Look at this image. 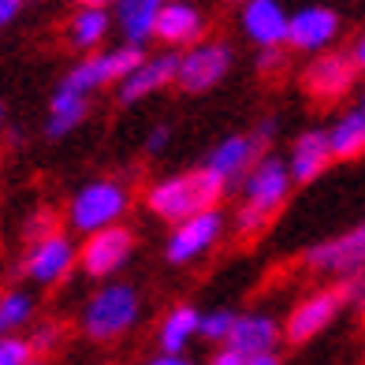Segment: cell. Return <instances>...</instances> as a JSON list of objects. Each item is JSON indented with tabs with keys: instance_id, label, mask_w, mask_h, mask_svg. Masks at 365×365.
<instances>
[{
	"instance_id": "obj_27",
	"label": "cell",
	"mask_w": 365,
	"mask_h": 365,
	"mask_svg": "<svg viewBox=\"0 0 365 365\" xmlns=\"http://www.w3.org/2000/svg\"><path fill=\"white\" fill-rule=\"evenodd\" d=\"M26 358H30V343L4 339V346H0V365H26Z\"/></svg>"
},
{
	"instance_id": "obj_15",
	"label": "cell",
	"mask_w": 365,
	"mask_h": 365,
	"mask_svg": "<svg viewBox=\"0 0 365 365\" xmlns=\"http://www.w3.org/2000/svg\"><path fill=\"white\" fill-rule=\"evenodd\" d=\"M336 15L324 11V8H309V11H298L291 19V30H287V41L294 48H317L324 45L331 34H336Z\"/></svg>"
},
{
	"instance_id": "obj_18",
	"label": "cell",
	"mask_w": 365,
	"mask_h": 365,
	"mask_svg": "<svg viewBox=\"0 0 365 365\" xmlns=\"http://www.w3.org/2000/svg\"><path fill=\"white\" fill-rule=\"evenodd\" d=\"M257 145H261L257 138H227V142L217 149V153L209 157L205 168H209V172H217L220 179H231L235 172L246 168V160L254 157V149H257Z\"/></svg>"
},
{
	"instance_id": "obj_22",
	"label": "cell",
	"mask_w": 365,
	"mask_h": 365,
	"mask_svg": "<svg viewBox=\"0 0 365 365\" xmlns=\"http://www.w3.org/2000/svg\"><path fill=\"white\" fill-rule=\"evenodd\" d=\"M82 112H86V105H82V97L78 93H56V101H53V123H48V135L60 138V135H68V130L82 120Z\"/></svg>"
},
{
	"instance_id": "obj_9",
	"label": "cell",
	"mask_w": 365,
	"mask_h": 365,
	"mask_svg": "<svg viewBox=\"0 0 365 365\" xmlns=\"http://www.w3.org/2000/svg\"><path fill=\"white\" fill-rule=\"evenodd\" d=\"M309 269H321V272H351L365 264V227H354L351 235L343 239H331L317 250H309Z\"/></svg>"
},
{
	"instance_id": "obj_6",
	"label": "cell",
	"mask_w": 365,
	"mask_h": 365,
	"mask_svg": "<svg viewBox=\"0 0 365 365\" xmlns=\"http://www.w3.org/2000/svg\"><path fill=\"white\" fill-rule=\"evenodd\" d=\"M354 82V60L351 56H321L317 63H309V71L302 75V86L317 105H331L351 90Z\"/></svg>"
},
{
	"instance_id": "obj_11",
	"label": "cell",
	"mask_w": 365,
	"mask_h": 365,
	"mask_svg": "<svg viewBox=\"0 0 365 365\" xmlns=\"http://www.w3.org/2000/svg\"><path fill=\"white\" fill-rule=\"evenodd\" d=\"M217 231H220V217H217V212H202V217L179 224V231H175L172 242H168V257H172V261H190V257H197L212 239H217Z\"/></svg>"
},
{
	"instance_id": "obj_16",
	"label": "cell",
	"mask_w": 365,
	"mask_h": 365,
	"mask_svg": "<svg viewBox=\"0 0 365 365\" xmlns=\"http://www.w3.org/2000/svg\"><path fill=\"white\" fill-rule=\"evenodd\" d=\"M231 351H239L242 358H257L269 354V346L276 343V324L269 317H242L231 328Z\"/></svg>"
},
{
	"instance_id": "obj_12",
	"label": "cell",
	"mask_w": 365,
	"mask_h": 365,
	"mask_svg": "<svg viewBox=\"0 0 365 365\" xmlns=\"http://www.w3.org/2000/svg\"><path fill=\"white\" fill-rule=\"evenodd\" d=\"M242 23H246V30H250V38L261 41L264 48H276L279 41L287 38V30H291V23L284 19L279 4H272V0H250Z\"/></svg>"
},
{
	"instance_id": "obj_24",
	"label": "cell",
	"mask_w": 365,
	"mask_h": 365,
	"mask_svg": "<svg viewBox=\"0 0 365 365\" xmlns=\"http://www.w3.org/2000/svg\"><path fill=\"white\" fill-rule=\"evenodd\" d=\"M194 328H197V313H194V309H187V306L175 309L172 317H168V324H164V331H160L164 351H172V354H175L179 346H182V339H187Z\"/></svg>"
},
{
	"instance_id": "obj_33",
	"label": "cell",
	"mask_w": 365,
	"mask_h": 365,
	"mask_svg": "<svg viewBox=\"0 0 365 365\" xmlns=\"http://www.w3.org/2000/svg\"><path fill=\"white\" fill-rule=\"evenodd\" d=\"M78 4H86V8H105L108 0H78Z\"/></svg>"
},
{
	"instance_id": "obj_19",
	"label": "cell",
	"mask_w": 365,
	"mask_h": 365,
	"mask_svg": "<svg viewBox=\"0 0 365 365\" xmlns=\"http://www.w3.org/2000/svg\"><path fill=\"white\" fill-rule=\"evenodd\" d=\"M328 138H331V157H339V160L365 153V115H346Z\"/></svg>"
},
{
	"instance_id": "obj_4",
	"label": "cell",
	"mask_w": 365,
	"mask_h": 365,
	"mask_svg": "<svg viewBox=\"0 0 365 365\" xmlns=\"http://www.w3.org/2000/svg\"><path fill=\"white\" fill-rule=\"evenodd\" d=\"M130 321H135V291L130 287H108L86 309V331L93 339H115Z\"/></svg>"
},
{
	"instance_id": "obj_36",
	"label": "cell",
	"mask_w": 365,
	"mask_h": 365,
	"mask_svg": "<svg viewBox=\"0 0 365 365\" xmlns=\"http://www.w3.org/2000/svg\"><path fill=\"white\" fill-rule=\"evenodd\" d=\"M361 115H365V108H361Z\"/></svg>"
},
{
	"instance_id": "obj_14",
	"label": "cell",
	"mask_w": 365,
	"mask_h": 365,
	"mask_svg": "<svg viewBox=\"0 0 365 365\" xmlns=\"http://www.w3.org/2000/svg\"><path fill=\"white\" fill-rule=\"evenodd\" d=\"M68 264H71V246L60 235H48V239L34 242V250L26 257V272L34 279H41V284H48V279L68 272Z\"/></svg>"
},
{
	"instance_id": "obj_1",
	"label": "cell",
	"mask_w": 365,
	"mask_h": 365,
	"mask_svg": "<svg viewBox=\"0 0 365 365\" xmlns=\"http://www.w3.org/2000/svg\"><path fill=\"white\" fill-rule=\"evenodd\" d=\"M224 190V179L217 172H190V175H175L168 182H160V187L149 190V209L157 212V217L164 220H194L202 217V212H209L212 205H217V197Z\"/></svg>"
},
{
	"instance_id": "obj_35",
	"label": "cell",
	"mask_w": 365,
	"mask_h": 365,
	"mask_svg": "<svg viewBox=\"0 0 365 365\" xmlns=\"http://www.w3.org/2000/svg\"><path fill=\"white\" fill-rule=\"evenodd\" d=\"M358 63H361V68H365V41L358 45Z\"/></svg>"
},
{
	"instance_id": "obj_13",
	"label": "cell",
	"mask_w": 365,
	"mask_h": 365,
	"mask_svg": "<svg viewBox=\"0 0 365 365\" xmlns=\"http://www.w3.org/2000/svg\"><path fill=\"white\" fill-rule=\"evenodd\" d=\"M179 56H157V60H145L138 71H130L127 78H123V90H120V97L123 101H138V97H145L149 90H157V86H164L168 78H179Z\"/></svg>"
},
{
	"instance_id": "obj_32",
	"label": "cell",
	"mask_w": 365,
	"mask_h": 365,
	"mask_svg": "<svg viewBox=\"0 0 365 365\" xmlns=\"http://www.w3.org/2000/svg\"><path fill=\"white\" fill-rule=\"evenodd\" d=\"M246 365H276L272 354H257V358H246Z\"/></svg>"
},
{
	"instance_id": "obj_34",
	"label": "cell",
	"mask_w": 365,
	"mask_h": 365,
	"mask_svg": "<svg viewBox=\"0 0 365 365\" xmlns=\"http://www.w3.org/2000/svg\"><path fill=\"white\" fill-rule=\"evenodd\" d=\"M153 365H187V361H179V358H160V361H153Z\"/></svg>"
},
{
	"instance_id": "obj_17",
	"label": "cell",
	"mask_w": 365,
	"mask_h": 365,
	"mask_svg": "<svg viewBox=\"0 0 365 365\" xmlns=\"http://www.w3.org/2000/svg\"><path fill=\"white\" fill-rule=\"evenodd\" d=\"M331 157V138L321 135V130H309V135L298 138L294 145V157H291V168H294V179L298 182H309L313 175H321V168Z\"/></svg>"
},
{
	"instance_id": "obj_21",
	"label": "cell",
	"mask_w": 365,
	"mask_h": 365,
	"mask_svg": "<svg viewBox=\"0 0 365 365\" xmlns=\"http://www.w3.org/2000/svg\"><path fill=\"white\" fill-rule=\"evenodd\" d=\"M157 34L164 41H187V38L197 34V15L182 4H168L157 15Z\"/></svg>"
},
{
	"instance_id": "obj_28",
	"label": "cell",
	"mask_w": 365,
	"mask_h": 365,
	"mask_svg": "<svg viewBox=\"0 0 365 365\" xmlns=\"http://www.w3.org/2000/svg\"><path fill=\"white\" fill-rule=\"evenodd\" d=\"M343 291H346V298H351V302L365 306V264H361V272H354L351 279H346Z\"/></svg>"
},
{
	"instance_id": "obj_29",
	"label": "cell",
	"mask_w": 365,
	"mask_h": 365,
	"mask_svg": "<svg viewBox=\"0 0 365 365\" xmlns=\"http://www.w3.org/2000/svg\"><path fill=\"white\" fill-rule=\"evenodd\" d=\"M53 343H56V328L48 324V328H41L38 336H34V351H48V346H53Z\"/></svg>"
},
{
	"instance_id": "obj_5",
	"label": "cell",
	"mask_w": 365,
	"mask_h": 365,
	"mask_svg": "<svg viewBox=\"0 0 365 365\" xmlns=\"http://www.w3.org/2000/svg\"><path fill=\"white\" fill-rule=\"evenodd\" d=\"M123 202L127 197H123V190L115 187V182H93V187H86L75 197L71 220L82 231H105V224L123 212Z\"/></svg>"
},
{
	"instance_id": "obj_31",
	"label": "cell",
	"mask_w": 365,
	"mask_h": 365,
	"mask_svg": "<svg viewBox=\"0 0 365 365\" xmlns=\"http://www.w3.org/2000/svg\"><path fill=\"white\" fill-rule=\"evenodd\" d=\"M212 365H246V358H242L239 351H224V354L212 358Z\"/></svg>"
},
{
	"instance_id": "obj_2",
	"label": "cell",
	"mask_w": 365,
	"mask_h": 365,
	"mask_svg": "<svg viewBox=\"0 0 365 365\" xmlns=\"http://www.w3.org/2000/svg\"><path fill=\"white\" fill-rule=\"evenodd\" d=\"M287 197V168L279 160H261L257 172L246 182V205L239 217V231L254 235V231L279 209V202Z\"/></svg>"
},
{
	"instance_id": "obj_23",
	"label": "cell",
	"mask_w": 365,
	"mask_h": 365,
	"mask_svg": "<svg viewBox=\"0 0 365 365\" xmlns=\"http://www.w3.org/2000/svg\"><path fill=\"white\" fill-rule=\"evenodd\" d=\"M105 26H108V19H105V8H86V11H78L75 15V23H71V30H75V45H97L105 38Z\"/></svg>"
},
{
	"instance_id": "obj_8",
	"label": "cell",
	"mask_w": 365,
	"mask_h": 365,
	"mask_svg": "<svg viewBox=\"0 0 365 365\" xmlns=\"http://www.w3.org/2000/svg\"><path fill=\"white\" fill-rule=\"evenodd\" d=\"M343 298H346L343 287H331V291H321V294L306 298V302L291 313V321H287V339L291 343H306L309 336H317V331L336 317Z\"/></svg>"
},
{
	"instance_id": "obj_10",
	"label": "cell",
	"mask_w": 365,
	"mask_h": 365,
	"mask_svg": "<svg viewBox=\"0 0 365 365\" xmlns=\"http://www.w3.org/2000/svg\"><path fill=\"white\" fill-rule=\"evenodd\" d=\"M127 254H130V235L127 231L123 227H105V231H97V235L86 242L82 264H86L90 276H108V272H115L127 261Z\"/></svg>"
},
{
	"instance_id": "obj_20",
	"label": "cell",
	"mask_w": 365,
	"mask_h": 365,
	"mask_svg": "<svg viewBox=\"0 0 365 365\" xmlns=\"http://www.w3.org/2000/svg\"><path fill=\"white\" fill-rule=\"evenodd\" d=\"M157 4L160 0H123V30L130 41H142L157 30Z\"/></svg>"
},
{
	"instance_id": "obj_7",
	"label": "cell",
	"mask_w": 365,
	"mask_h": 365,
	"mask_svg": "<svg viewBox=\"0 0 365 365\" xmlns=\"http://www.w3.org/2000/svg\"><path fill=\"white\" fill-rule=\"evenodd\" d=\"M227 60H231V53L224 45L194 48V53L182 56V63H179V86L187 93H202L209 86H217V82L224 78V71H227Z\"/></svg>"
},
{
	"instance_id": "obj_3",
	"label": "cell",
	"mask_w": 365,
	"mask_h": 365,
	"mask_svg": "<svg viewBox=\"0 0 365 365\" xmlns=\"http://www.w3.org/2000/svg\"><path fill=\"white\" fill-rule=\"evenodd\" d=\"M142 53L135 45H127V48H115V53L108 56H97V60H86V63H78V68L63 78V93H86L90 86H101V82H112V78H127L130 71H138L142 68Z\"/></svg>"
},
{
	"instance_id": "obj_25",
	"label": "cell",
	"mask_w": 365,
	"mask_h": 365,
	"mask_svg": "<svg viewBox=\"0 0 365 365\" xmlns=\"http://www.w3.org/2000/svg\"><path fill=\"white\" fill-rule=\"evenodd\" d=\"M26 313H30V302H26V298H23V294H8L4 306H0V324H4V328H15V324L26 321Z\"/></svg>"
},
{
	"instance_id": "obj_30",
	"label": "cell",
	"mask_w": 365,
	"mask_h": 365,
	"mask_svg": "<svg viewBox=\"0 0 365 365\" xmlns=\"http://www.w3.org/2000/svg\"><path fill=\"white\" fill-rule=\"evenodd\" d=\"M23 0H0V23H11L15 19V11H19Z\"/></svg>"
},
{
	"instance_id": "obj_26",
	"label": "cell",
	"mask_w": 365,
	"mask_h": 365,
	"mask_svg": "<svg viewBox=\"0 0 365 365\" xmlns=\"http://www.w3.org/2000/svg\"><path fill=\"white\" fill-rule=\"evenodd\" d=\"M231 328H235V317H231V313H217V317L202 321V336L220 339V336H231Z\"/></svg>"
}]
</instances>
